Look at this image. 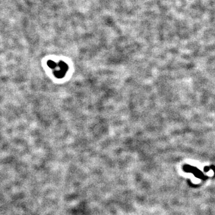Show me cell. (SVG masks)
I'll list each match as a JSON object with an SVG mask.
<instances>
[{
	"label": "cell",
	"mask_w": 215,
	"mask_h": 215,
	"mask_svg": "<svg viewBox=\"0 0 215 215\" xmlns=\"http://www.w3.org/2000/svg\"><path fill=\"white\" fill-rule=\"evenodd\" d=\"M58 65L59 67V70L57 71H55L54 75L56 77H57L59 78H63L64 77V75H65L66 71L68 69V66L63 62H60L58 64Z\"/></svg>",
	"instance_id": "1"
},
{
	"label": "cell",
	"mask_w": 215,
	"mask_h": 215,
	"mask_svg": "<svg viewBox=\"0 0 215 215\" xmlns=\"http://www.w3.org/2000/svg\"><path fill=\"white\" fill-rule=\"evenodd\" d=\"M48 64V66L50 68H55L57 66V64L53 62V61H51V60H49L47 63Z\"/></svg>",
	"instance_id": "2"
}]
</instances>
